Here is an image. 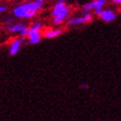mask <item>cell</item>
Here are the masks:
<instances>
[{
    "instance_id": "obj_1",
    "label": "cell",
    "mask_w": 121,
    "mask_h": 121,
    "mask_svg": "<svg viewBox=\"0 0 121 121\" xmlns=\"http://www.w3.org/2000/svg\"><path fill=\"white\" fill-rule=\"evenodd\" d=\"M41 8V6L37 3H25L23 5H20L16 7L13 11V13L18 18H32L35 15L37 11Z\"/></svg>"
},
{
    "instance_id": "obj_2",
    "label": "cell",
    "mask_w": 121,
    "mask_h": 121,
    "mask_svg": "<svg viewBox=\"0 0 121 121\" xmlns=\"http://www.w3.org/2000/svg\"><path fill=\"white\" fill-rule=\"evenodd\" d=\"M40 23H37L32 27V29L29 32V37H30V43H38L40 40V35H39V28H40Z\"/></svg>"
},
{
    "instance_id": "obj_3",
    "label": "cell",
    "mask_w": 121,
    "mask_h": 121,
    "mask_svg": "<svg viewBox=\"0 0 121 121\" xmlns=\"http://www.w3.org/2000/svg\"><path fill=\"white\" fill-rule=\"evenodd\" d=\"M105 1L104 0H99V1H94L92 3H89V4H86L84 6V10H85V14L88 13V11L91 10V9H99V8H101L102 6L104 5Z\"/></svg>"
},
{
    "instance_id": "obj_4",
    "label": "cell",
    "mask_w": 121,
    "mask_h": 121,
    "mask_svg": "<svg viewBox=\"0 0 121 121\" xmlns=\"http://www.w3.org/2000/svg\"><path fill=\"white\" fill-rule=\"evenodd\" d=\"M92 19V15L90 13H86L83 17H79L77 19H72L69 21V25H79V24H84L91 21Z\"/></svg>"
},
{
    "instance_id": "obj_5",
    "label": "cell",
    "mask_w": 121,
    "mask_h": 121,
    "mask_svg": "<svg viewBox=\"0 0 121 121\" xmlns=\"http://www.w3.org/2000/svg\"><path fill=\"white\" fill-rule=\"evenodd\" d=\"M65 9H67V7L65 6L64 1H59V2L56 3L55 6H54V8L52 10V13L51 14H52V16L54 18H55V17H57V16H59L60 14H61Z\"/></svg>"
},
{
    "instance_id": "obj_6",
    "label": "cell",
    "mask_w": 121,
    "mask_h": 121,
    "mask_svg": "<svg viewBox=\"0 0 121 121\" xmlns=\"http://www.w3.org/2000/svg\"><path fill=\"white\" fill-rule=\"evenodd\" d=\"M22 42H23V39H16L13 43H12V45L10 47V55L13 56L19 52Z\"/></svg>"
},
{
    "instance_id": "obj_7",
    "label": "cell",
    "mask_w": 121,
    "mask_h": 121,
    "mask_svg": "<svg viewBox=\"0 0 121 121\" xmlns=\"http://www.w3.org/2000/svg\"><path fill=\"white\" fill-rule=\"evenodd\" d=\"M114 18H115V14L110 10H105V11L102 12V14H101V19L105 22L113 21Z\"/></svg>"
},
{
    "instance_id": "obj_8",
    "label": "cell",
    "mask_w": 121,
    "mask_h": 121,
    "mask_svg": "<svg viewBox=\"0 0 121 121\" xmlns=\"http://www.w3.org/2000/svg\"><path fill=\"white\" fill-rule=\"evenodd\" d=\"M26 27L24 24H17V25H14V26H12L9 28V32L11 33H16V32H22L23 30H25Z\"/></svg>"
},
{
    "instance_id": "obj_9",
    "label": "cell",
    "mask_w": 121,
    "mask_h": 121,
    "mask_svg": "<svg viewBox=\"0 0 121 121\" xmlns=\"http://www.w3.org/2000/svg\"><path fill=\"white\" fill-rule=\"evenodd\" d=\"M60 34H61V31H60V30H52V31L47 32L45 35L47 38L52 39V38H55V37H57V35H59Z\"/></svg>"
},
{
    "instance_id": "obj_10",
    "label": "cell",
    "mask_w": 121,
    "mask_h": 121,
    "mask_svg": "<svg viewBox=\"0 0 121 121\" xmlns=\"http://www.w3.org/2000/svg\"><path fill=\"white\" fill-rule=\"evenodd\" d=\"M6 10V7H5V6H1V7H0V11H1V12H4Z\"/></svg>"
},
{
    "instance_id": "obj_11",
    "label": "cell",
    "mask_w": 121,
    "mask_h": 121,
    "mask_svg": "<svg viewBox=\"0 0 121 121\" xmlns=\"http://www.w3.org/2000/svg\"><path fill=\"white\" fill-rule=\"evenodd\" d=\"M113 3H116V4H121V0H114Z\"/></svg>"
},
{
    "instance_id": "obj_12",
    "label": "cell",
    "mask_w": 121,
    "mask_h": 121,
    "mask_svg": "<svg viewBox=\"0 0 121 121\" xmlns=\"http://www.w3.org/2000/svg\"><path fill=\"white\" fill-rule=\"evenodd\" d=\"M81 87H82V88H87V85H85V84H84V85H82Z\"/></svg>"
}]
</instances>
